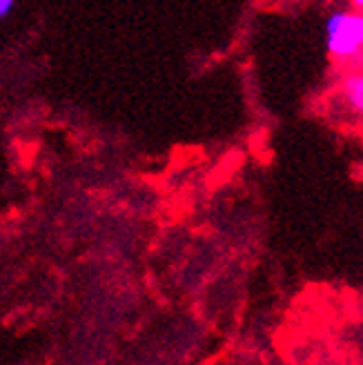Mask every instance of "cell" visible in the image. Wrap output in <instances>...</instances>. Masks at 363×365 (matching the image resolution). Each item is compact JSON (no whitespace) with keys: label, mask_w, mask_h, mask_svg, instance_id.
Instances as JSON below:
<instances>
[{"label":"cell","mask_w":363,"mask_h":365,"mask_svg":"<svg viewBox=\"0 0 363 365\" xmlns=\"http://www.w3.org/2000/svg\"><path fill=\"white\" fill-rule=\"evenodd\" d=\"M16 5V0H0V18H5Z\"/></svg>","instance_id":"3"},{"label":"cell","mask_w":363,"mask_h":365,"mask_svg":"<svg viewBox=\"0 0 363 365\" xmlns=\"http://www.w3.org/2000/svg\"><path fill=\"white\" fill-rule=\"evenodd\" d=\"M328 51L341 63H357L363 45V18L361 11H334L325 25Z\"/></svg>","instance_id":"1"},{"label":"cell","mask_w":363,"mask_h":365,"mask_svg":"<svg viewBox=\"0 0 363 365\" xmlns=\"http://www.w3.org/2000/svg\"><path fill=\"white\" fill-rule=\"evenodd\" d=\"M339 96L341 101L346 103L348 112H352L354 116H361V109H363V78L357 71L348 74L339 83Z\"/></svg>","instance_id":"2"},{"label":"cell","mask_w":363,"mask_h":365,"mask_svg":"<svg viewBox=\"0 0 363 365\" xmlns=\"http://www.w3.org/2000/svg\"><path fill=\"white\" fill-rule=\"evenodd\" d=\"M352 3V7L357 9V11H361V7H363V0H350Z\"/></svg>","instance_id":"4"}]
</instances>
